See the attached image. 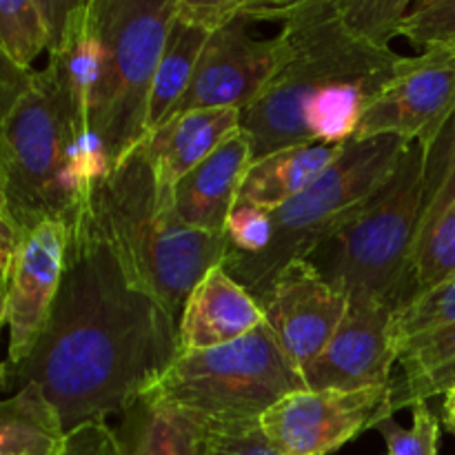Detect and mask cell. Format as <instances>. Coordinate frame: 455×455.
<instances>
[{"instance_id":"1","label":"cell","mask_w":455,"mask_h":455,"mask_svg":"<svg viewBox=\"0 0 455 455\" xmlns=\"http://www.w3.org/2000/svg\"><path fill=\"white\" fill-rule=\"evenodd\" d=\"M178 355L180 323L129 274L87 198L47 327L7 378L16 391L38 385L71 431L132 411Z\"/></svg>"},{"instance_id":"2","label":"cell","mask_w":455,"mask_h":455,"mask_svg":"<svg viewBox=\"0 0 455 455\" xmlns=\"http://www.w3.org/2000/svg\"><path fill=\"white\" fill-rule=\"evenodd\" d=\"M275 43L274 76L240 123L253 160L291 145L349 142L400 60L355 36L333 0H293Z\"/></svg>"},{"instance_id":"3","label":"cell","mask_w":455,"mask_h":455,"mask_svg":"<svg viewBox=\"0 0 455 455\" xmlns=\"http://www.w3.org/2000/svg\"><path fill=\"white\" fill-rule=\"evenodd\" d=\"M89 200L129 274L180 323L196 284L225 262L227 235L180 220L173 185L156 173L142 142L93 182Z\"/></svg>"},{"instance_id":"4","label":"cell","mask_w":455,"mask_h":455,"mask_svg":"<svg viewBox=\"0 0 455 455\" xmlns=\"http://www.w3.org/2000/svg\"><path fill=\"white\" fill-rule=\"evenodd\" d=\"M96 180L69 92L47 65L0 123V191L9 220L18 234L44 220L71 227Z\"/></svg>"},{"instance_id":"5","label":"cell","mask_w":455,"mask_h":455,"mask_svg":"<svg viewBox=\"0 0 455 455\" xmlns=\"http://www.w3.org/2000/svg\"><path fill=\"white\" fill-rule=\"evenodd\" d=\"M434 149L409 142L398 167L373 198L309 258L329 284L394 309L416 298L413 253L425 212Z\"/></svg>"},{"instance_id":"6","label":"cell","mask_w":455,"mask_h":455,"mask_svg":"<svg viewBox=\"0 0 455 455\" xmlns=\"http://www.w3.org/2000/svg\"><path fill=\"white\" fill-rule=\"evenodd\" d=\"M176 4L178 0H92L96 74L89 129L100 178L145 140L156 69Z\"/></svg>"},{"instance_id":"7","label":"cell","mask_w":455,"mask_h":455,"mask_svg":"<svg viewBox=\"0 0 455 455\" xmlns=\"http://www.w3.org/2000/svg\"><path fill=\"white\" fill-rule=\"evenodd\" d=\"M409 142L395 136L349 140L336 163L302 194L271 209L269 247L258 256H227L222 269L265 302L275 275L293 260H309L345 227L398 167Z\"/></svg>"},{"instance_id":"8","label":"cell","mask_w":455,"mask_h":455,"mask_svg":"<svg viewBox=\"0 0 455 455\" xmlns=\"http://www.w3.org/2000/svg\"><path fill=\"white\" fill-rule=\"evenodd\" d=\"M305 389L300 369L260 324L231 345L180 351L145 398L176 404L204 420H260L280 400Z\"/></svg>"},{"instance_id":"9","label":"cell","mask_w":455,"mask_h":455,"mask_svg":"<svg viewBox=\"0 0 455 455\" xmlns=\"http://www.w3.org/2000/svg\"><path fill=\"white\" fill-rule=\"evenodd\" d=\"M455 116V49L395 62L394 78L369 105L351 140L395 136L434 149Z\"/></svg>"},{"instance_id":"10","label":"cell","mask_w":455,"mask_h":455,"mask_svg":"<svg viewBox=\"0 0 455 455\" xmlns=\"http://www.w3.org/2000/svg\"><path fill=\"white\" fill-rule=\"evenodd\" d=\"M394 382L358 391H296L260 418L280 455H329L391 418Z\"/></svg>"},{"instance_id":"11","label":"cell","mask_w":455,"mask_h":455,"mask_svg":"<svg viewBox=\"0 0 455 455\" xmlns=\"http://www.w3.org/2000/svg\"><path fill=\"white\" fill-rule=\"evenodd\" d=\"M249 27L234 20L212 31L194 78L169 118L196 109L247 111L258 100L278 65V43L256 38Z\"/></svg>"},{"instance_id":"12","label":"cell","mask_w":455,"mask_h":455,"mask_svg":"<svg viewBox=\"0 0 455 455\" xmlns=\"http://www.w3.org/2000/svg\"><path fill=\"white\" fill-rule=\"evenodd\" d=\"M69 243V227L60 220H44L20 234L7 271V367L25 363L38 345L52 315Z\"/></svg>"},{"instance_id":"13","label":"cell","mask_w":455,"mask_h":455,"mask_svg":"<svg viewBox=\"0 0 455 455\" xmlns=\"http://www.w3.org/2000/svg\"><path fill=\"white\" fill-rule=\"evenodd\" d=\"M349 307L309 260H293L275 275L262 302L265 324L284 358L305 369L329 345Z\"/></svg>"},{"instance_id":"14","label":"cell","mask_w":455,"mask_h":455,"mask_svg":"<svg viewBox=\"0 0 455 455\" xmlns=\"http://www.w3.org/2000/svg\"><path fill=\"white\" fill-rule=\"evenodd\" d=\"M394 309L369 296H351L347 314L318 358L302 369L309 391H358L394 382L398 354L391 342Z\"/></svg>"},{"instance_id":"15","label":"cell","mask_w":455,"mask_h":455,"mask_svg":"<svg viewBox=\"0 0 455 455\" xmlns=\"http://www.w3.org/2000/svg\"><path fill=\"white\" fill-rule=\"evenodd\" d=\"M251 160V140L240 129L176 182L173 200L180 220L203 234L225 235Z\"/></svg>"},{"instance_id":"16","label":"cell","mask_w":455,"mask_h":455,"mask_svg":"<svg viewBox=\"0 0 455 455\" xmlns=\"http://www.w3.org/2000/svg\"><path fill=\"white\" fill-rule=\"evenodd\" d=\"M455 275V132L444 129L431 154V178L413 253L416 296Z\"/></svg>"},{"instance_id":"17","label":"cell","mask_w":455,"mask_h":455,"mask_svg":"<svg viewBox=\"0 0 455 455\" xmlns=\"http://www.w3.org/2000/svg\"><path fill=\"white\" fill-rule=\"evenodd\" d=\"M265 324L260 302L222 267L209 271L191 291L180 315V351L231 345Z\"/></svg>"},{"instance_id":"18","label":"cell","mask_w":455,"mask_h":455,"mask_svg":"<svg viewBox=\"0 0 455 455\" xmlns=\"http://www.w3.org/2000/svg\"><path fill=\"white\" fill-rule=\"evenodd\" d=\"M240 109H196L178 114L149 132L142 140L147 158L164 182L176 187L227 138L240 132Z\"/></svg>"},{"instance_id":"19","label":"cell","mask_w":455,"mask_h":455,"mask_svg":"<svg viewBox=\"0 0 455 455\" xmlns=\"http://www.w3.org/2000/svg\"><path fill=\"white\" fill-rule=\"evenodd\" d=\"M347 142H307L251 160L238 203L278 209L314 185L342 154Z\"/></svg>"},{"instance_id":"20","label":"cell","mask_w":455,"mask_h":455,"mask_svg":"<svg viewBox=\"0 0 455 455\" xmlns=\"http://www.w3.org/2000/svg\"><path fill=\"white\" fill-rule=\"evenodd\" d=\"M67 431L38 385L0 400V455H60Z\"/></svg>"},{"instance_id":"21","label":"cell","mask_w":455,"mask_h":455,"mask_svg":"<svg viewBox=\"0 0 455 455\" xmlns=\"http://www.w3.org/2000/svg\"><path fill=\"white\" fill-rule=\"evenodd\" d=\"M136 427L123 455H204L207 420L163 400H140L136 404Z\"/></svg>"},{"instance_id":"22","label":"cell","mask_w":455,"mask_h":455,"mask_svg":"<svg viewBox=\"0 0 455 455\" xmlns=\"http://www.w3.org/2000/svg\"><path fill=\"white\" fill-rule=\"evenodd\" d=\"M403 376L394 380L391 409L427 403L455 387V327L427 336L404 347L398 355Z\"/></svg>"},{"instance_id":"23","label":"cell","mask_w":455,"mask_h":455,"mask_svg":"<svg viewBox=\"0 0 455 455\" xmlns=\"http://www.w3.org/2000/svg\"><path fill=\"white\" fill-rule=\"evenodd\" d=\"M209 36H212V31L207 27L182 18L176 4V13H173V20L167 29L158 69H156L147 133L160 127L172 116L173 107L185 96Z\"/></svg>"},{"instance_id":"24","label":"cell","mask_w":455,"mask_h":455,"mask_svg":"<svg viewBox=\"0 0 455 455\" xmlns=\"http://www.w3.org/2000/svg\"><path fill=\"white\" fill-rule=\"evenodd\" d=\"M455 327V275L418 293L409 305L398 309L391 320V342L395 354L411 342Z\"/></svg>"},{"instance_id":"25","label":"cell","mask_w":455,"mask_h":455,"mask_svg":"<svg viewBox=\"0 0 455 455\" xmlns=\"http://www.w3.org/2000/svg\"><path fill=\"white\" fill-rule=\"evenodd\" d=\"M49 47L40 0H0V52L22 69Z\"/></svg>"},{"instance_id":"26","label":"cell","mask_w":455,"mask_h":455,"mask_svg":"<svg viewBox=\"0 0 455 455\" xmlns=\"http://www.w3.org/2000/svg\"><path fill=\"white\" fill-rule=\"evenodd\" d=\"M345 25L380 49H391L411 4L407 0H333Z\"/></svg>"},{"instance_id":"27","label":"cell","mask_w":455,"mask_h":455,"mask_svg":"<svg viewBox=\"0 0 455 455\" xmlns=\"http://www.w3.org/2000/svg\"><path fill=\"white\" fill-rule=\"evenodd\" d=\"M400 36L413 47L455 49V0H420L409 9Z\"/></svg>"},{"instance_id":"28","label":"cell","mask_w":455,"mask_h":455,"mask_svg":"<svg viewBox=\"0 0 455 455\" xmlns=\"http://www.w3.org/2000/svg\"><path fill=\"white\" fill-rule=\"evenodd\" d=\"M413 420L409 429H403L391 418L376 427L387 443V455H438L440 420L427 403L411 407Z\"/></svg>"},{"instance_id":"29","label":"cell","mask_w":455,"mask_h":455,"mask_svg":"<svg viewBox=\"0 0 455 455\" xmlns=\"http://www.w3.org/2000/svg\"><path fill=\"white\" fill-rule=\"evenodd\" d=\"M204 455H280L260 420H207Z\"/></svg>"},{"instance_id":"30","label":"cell","mask_w":455,"mask_h":455,"mask_svg":"<svg viewBox=\"0 0 455 455\" xmlns=\"http://www.w3.org/2000/svg\"><path fill=\"white\" fill-rule=\"evenodd\" d=\"M227 243L229 251L227 256L249 258L265 251L274 235L269 209L256 207V204L238 203L227 220Z\"/></svg>"},{"instance_id":"31","label":"cell","mask_w":455,"mask_h":455,"mask_svg":"<svg viewBox=\"0 0 455 455\" xmlns=\"http://www.w3.org/2000/svg\"><path fill=\"white\" fill-rule=\"evenodd\" d=\"M120 438L107 420H96L67 431L60 455H120Z\"/></svg>"},{"instance_id":"32","label":"cell","mask_w":455,"mask_h":455,"mask_svg":"<svg viewBox=\"0 0 455 455\" xmlns=\"http://www.w3.org/2000/svg\"><path fill=\"white\" fill-rule=\"evenodd\" d=\"M34 74V69L29 71L13 65V62L0 52V123L7 118L9 111L16 107V102L20 100L27 93V89L31 87Z\"/></svg>"},{"instance_id":"33","label":"cell","mask_w":455,"mask_h":455,"mask_svg":"<svg viewBox=\"0 0 455 455\" xmlns=\"http://www.w3.org/2000/svg\"><path fill=\"white\" fill-rule=\"evenodd\" d=\"M18 238H20V234H18V229L13 227V222L9 220L7 213L0 212V278L9 271Z\"/></svg>"},{"instance_id":"34","label":"cell","mask_w":455,"mask_h":455,"mask_svg":"<svg viewBox=\"0 0 455 455\" xmlns=\"http://www.w3.org/2000/svg\"><path fill=\"white\" fill-rule=\"evenodd\" d=\"M7 289H9V283H7V274L0 278V331H3V327L7 324ZM4 378H7V364L0 360V385L4 382Z\"/></svg>"},{"instance_id":"35","label":"cell","mask_w":455,"mask_h":455,"mask_svg":"<svg viewBox=\"0 0 455 455\" xmlns=\"http://www.w3.org/2000/svg\"><path fill=\"white\" fill-rule=\"evenodd\" d=\"M443 418L444 427L455 435V387L444 394V404H443Z\"/></svg>"},{"instance_id":"36","label":"cell","mask_w":455,"mask_h":455,"mask_svg":"<svg viewBox=\"0 0 455 455\" xmlns=\"http://www.w3.org/2000/svg\"><path fill=\"white\" fill-rule=\"evenodd\" d=\"M0 212L7 213V209H4V198H3V191H0Z\"/></svg>"},{"instance_id":"37","label":"cell","mask_w":455,"mask_h":455,"mask_svg":"<svg viewBox=\"0 0 455 455\" xmlns=\"http://www.w3.org/2000/svg\"><path fill=\"white\" fill-rule=\"evenodd\" d=\"M453 132H455V116H453Z\"/></svg>"},{"instance_id":"38","label":"cell","mask_w":455,"mask_h":455,"mask_svg":"<svg viewBox=\"0 0 455 455\" xmlns=\"http://www.w3.org/2000/svg\"><path fill=\"white\" fill-rule=\"evenodd\" d=\"M120 447H123V444H120ZM120 455H123V449H120Z\"/></svg>"}]
</instances>
